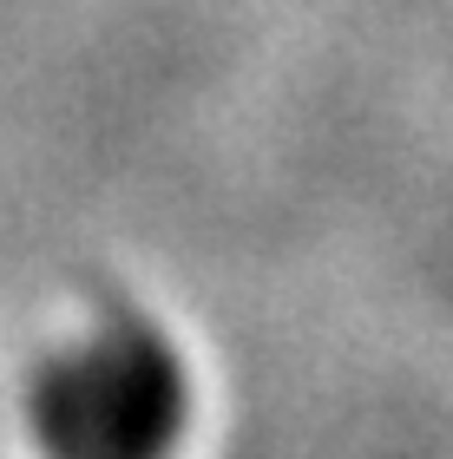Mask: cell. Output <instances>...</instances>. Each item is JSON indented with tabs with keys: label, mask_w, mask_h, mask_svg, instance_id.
I'll return each mask as SVG.
<instances>
[{
	"label": "cell",
	"mask_w": 453,
	"mask_h": 459,
	"mask_svg": "<svg viewBox=\"0 0 453 459\" xmlns=\"http://www.w3.org/2000/svg\"><path fill=\"white\" fill-rule=\"evenodd\" d=\"M184 361L152 322H99L39 368L33 433L47 459H164L184 433Z\"/></svg>",
	"instance_id": "1"
}]
</instances>
